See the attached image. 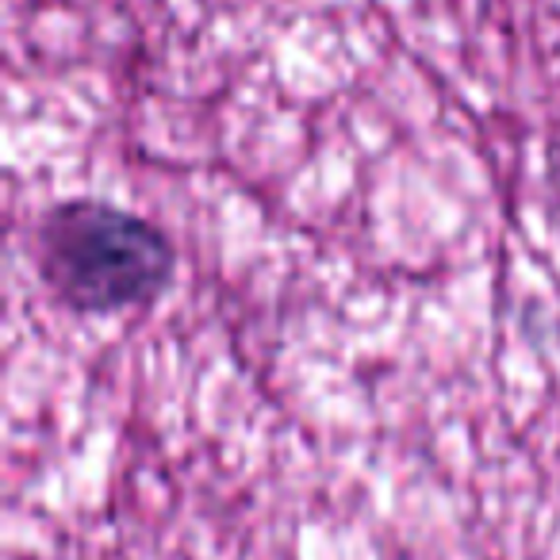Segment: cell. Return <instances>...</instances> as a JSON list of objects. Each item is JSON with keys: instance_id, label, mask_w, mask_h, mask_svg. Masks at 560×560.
<instances>
[{"instance_id": "1", "label": "cell", "mask_w": 560, "mask_h": 560, "mask_svg": "<svg viewBox=\"0 0 560 560\" xmlns=\"http://www.w3.org/2000/svg\"><path fill=\"white\" fill-rule=\"evenodd\" d=\"M173 242L162 226L104 200H66L43 215L39 269L73 312L116 315L170 289Z\"/></svg>"}]
</instances>
